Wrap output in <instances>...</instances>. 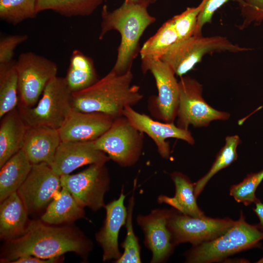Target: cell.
<instances>
[{
    "mask_svg": "<svg viewBox=\"0 0 263 263\" xmlns=\"http://www.w3.org/2000/svg\"><path fill=\"white\" fill-rule=\"evenodd\" d=\"M72 92L64 77L56 76L45 88L33 107L18 106L29 127L43 126L59 129L72 110Z\"/></svg>",
    "mask_w": 263,
    "mask_h": 263,
    "instance_id": "cell-6",
    "label": "cell"
},
{
    "mask_svg": "<svg viewBox=\"0 0 263 263\" xmlns=\"http://www.w3.org/2000/svg\"><path fill=\"white\" fill-rule=\"evenodd\" d=\"M263 180V169L248 174L240 183L232 185L229 190L230 195L238 203L247 206L258 202L259 199L256 196L258 187Z\"/></svg>",
    "mask_w": 263,
    "mask_h": 263,
    "instance_id": "cell-32",
    "label": "cell"
},
{
    "mask_svg": "<svg viewBox=\"0 0 263 263\" xmlns=\"http://www.w3.org/2000/svg\"><path fill=\"white\" fill-rule=\"evenodd\" d=\"M37 0H0V18L16 25L24 20L36 18Z\"/></svg>",
    "mask_w": 263,
    "mask_h": 263,
    "instance_id": "cell-31",
    "label": "cell"
},
{
    "mask_svg": "<svg viewBox=\"0 0 263 263\" xmlns=\"http://www.w3.org/2000/svg\"><path fill=\"white\" fill-rule=\"evenodd\" d=\"M60 176L45 163L33 164L17 192L28 214L47 207L61 188Z\"/></svg>",
    "mask_w": 263,
    "mask_h": 263,
    "instance_id": "cell-13",
    "label": "cell"
},
{
    "mask_svg": "<svg viewBox=\"0 0 263 263\" xmlns=\"http://www.w3.org/2000/svg\"><path fill=\"white\" fill-rule=\"evenodd\" d=\"M19 103L24 107L34 106L49 81L57 76L56 63L31 52L21 54L15 62Z\"/></svg>",
    "mask_w": 263,
    "mask_h": 263,
    "instance_id": "cell-8",
    "label": "cell"
},
{
    "mask_svg": "<svg viewBox=\"0 0 263 263\" xmlns=\"http://www.w3.org/2000/svg\"><path fill=\"white\" fill-rule=\"evenodd\" d=\"M16 61L0 64V118L17 108L19 103Z\"/></svg>",
    "mask_w": 263,
    "mask_h": 263,
    "instance_id": "cell-26",
    "label": "cell"
},
{
    "mask_svg": "<svg viewBox=\"0 0 263 263\" xmlns=\"http://www.w3.org/2000/svg\"><path fill=\"white\" fill-rule=\"evenodd\" d=\"M171 210L155 209L147 215L137 216V223L144 234L145 245L152 253L151 263L164 262L174 250L175 245L168 226Z\"/></svg>",
    "mask_w": 263,
    "mask_h": 263,
    "instance_id": "cell-14",
    "label": "cell"
},
{
    "mask_svg": "<svg viewBox=\"0 0 263 263\" xmlns=\"http://www.w3.org/2000/svg\"><path fill=\"white\" fill-rule=\"evenodd\" d=\"M64 78L72 93L84 90L95 83L98 78L92 58L79 50H74Z\"/></svg>",
    "mask_w": 263,
    "mask_h": 263,
    "instance_id": "cell-25",
    "label": "cell"
},
{
    "mask_svg": "<svg viewBox=\"0 0 263 263\" xmlns=\"http://www.w3.org/2000/svg\"><path fill=\"white\" fill-rule=\"evenodd\" d=\"M229 0L238 2L240 7L244 4V0H202L200 3L202 5V9L198 17L194 35L202 36L204 26L207 23H211L215 12Z\"/></svg>",
    "mask_w": 263,
    "mask_h": 263,
    "instance_id": "cell-35",
    "label": "cell"
},
{
    "mask_svg": "<svg viewBox=\"0 0 263 263\" xmlns=\"http://www.w3.org/2000/svg\"><path fill=\"white\" fill-rule=\"evenodd\" d=\"M143 133L123 115L114 119L109 129L94 142L97 150L105 152L119 166L130 167L140 157Z\"/></svg>",
    "mask_w": 263,
    "mask_h": 263,
    "instance_id": "cell-7",
    "label": "cell"
},
{
    "mask_svg": "<svg viewBox=\"0 0 263 263\" xmlns=\"http://www.w3.org/2000/svg\"><path fill=\"white\" fill-rule=\"evenodd\" d=\"M126 195L122 188L119 197L105 205L106 217L103 225L95 235V240L103 250V262L115 261L122 253L119 249L118 235L126 224L127 208L124 205Z\"/></svg>",
    "mask_w": 263,
    "mask_h": 263,
    "instance_id": "cell-18",
    "label": "cell"
},
{
    "mask_svg": "<svg viewBox=\"0 0 263 263\" xmlns=\"http://www.w3.org/2000/svg\"><path fill=\"white\" fill-rule=\"evenodd\" d=\"M28 215L17 192L0 202V239L7 241L21 236L25 232L29 222Z\"/></svg>",
    "mask_w": 263,
    "mask_h": 263,
    "instance_id": "cell-21",
    "label": "cell"
},
{
    "mask_svg": "<svg viewBox=\"0 0 263 263\" xmlns=\"http://www.w3.org/2000/svg\"><path fill=\"white\" fill-rule=\"evenodd\" d=\"M61 142L58 129L29 127L22 149L33 165L45 163L50 165Z\"/></svg>",
    "mask_w": 263,
    "mask_h": 263,
    "instance_id": "cell-19",
    "label": "cell"
},
{
    "mask_svg": "<svg viewBox=\"0 0 263 263\" xmlns=\"http://www.w3.org/2000/svg\"><path fill=\"white\" fill-rule=\"evenodd\" d=\"M123 115L138 131L147 134L155 144L160 156L169 158L170 154L169 144L166 139L174 138L193 145L195 140L188 130L178 127L173 123L161 122L153 120L149 115L141 113L132 107L125 108Z\"/></svg>",
    "mask_w": 263,
    "mask_h": 263,
    "instance_id": "cell-15",
    "label": "cell"
},
{
    "mask_svg": "<svg viewBox=\"0 0 263 263\" xmlns=\"http://www.w3.org/2000/svg\"><path fill=\"white\" fill-rule=\"evenodd\" d=\"M32 166L21 149L0 168V202L17 191L28 176Z\"/></svg>",
    "mask_w": 263,
    "mask_h": 263,
    "instance_id": "cell-24",
    "label": "cell"
},
{
    "mask_svg": "<svg viewBox=\"0 0 263 263\" xmlns=\"http://www.w3.org/2000/svg\"><path fill=\"white\" fill-rule=\"evenodd\" d=\"M242 23L238 26L243 30L251 24L259 25L263 21V0H244L240 7Z\"/></svg>",
    "mask_w": 263,
    "mask_h": 263,
    "instance_id": "cell-34",
    "label": "cell"
},
{
    "mask_svg": "<svg viewBox=\"0 0 263 263\" xmlns=\"http://www.w3.org/2000/svg\"><path fill=\"white\" fill-rule=\"evenodd\" d=\"M72 224L53 225L41 220L30 221L21 236L4 241L0 250V262L12 263L25 256L47 259L68 252L75 253L87 261L93 243Z\"/></svg>",
    "mask_w": 263,
    "mask_h": 263,
    "instance_id": "cell-1",
    "label": "cell"
},
{
    "mask_svg": "<svg viewBox=\"0 0 263 263\" xmlns=\"http://www.w3.org/2000/svg\"><path fill=\"white\" fill-rule=\"evenodd\" d=\"M156 0H125V2L135 5L148 6L150 4L154 2Z\"/></svg>",
    "mask_w": 263,
    "mask_h": 263,
    "instance_id": "cell-39",
    "label": "cell"
},
{
    "mask_svg": "<svg viewBox=\"0 0 263 263\" xmlns=\"http://www.w3.org/2000/svg\"><path fill=\"white\" fill-rule=\"evenodd\" d=\"M109 160L105 152L95 147L94 141H61L50 166L60 176L83 166L104 164Z\"/></svg>",
    "mask_w": 263,
    "mask_h": 263,
    "instance_id": "cell-16",
    "label": "cell"
},
{
    "mask_svg": "<svg viewBox=\"0 0 263 263\" xmlns=\"http://www.w3.org/2000/svg\"><path fill=\"white\" fill-rule=\"evenodd\" d=\"M114 119L103 113L72 109L58 129L61 141H94L109 129Z\"/></svg>",
    "mask_w": 263,
    "mask_h": 263,
    "instance_id": "cell-17",
    "label": "cell"
},
{
    "mask_svg": "<svg viewBox=\"0 0 263 263\" xmlns=\"http://www.w3.org/2000/svg\"><path fill=\"white\" fill-rule=\"evenodd\" d=\"M132 78L131 71L118 75L111 70L90 87L72 93V109L103 113L114 119L123 116L126 107H132L143 97L140 87L132 85Z\"/></svg>",
    "mask_w": 263,
    "mask_h": 263,
    "instance_id": "cell-2",
    "label": "cell"
},
{
    "mask_svg": "<svg viewBox=\"0 0 263 263\" xmlns=\"http://www.w3.org/2000/svg\"><path fill=\"white\" fill-rule=\"evenodd\" d=\"M147 7L125 2L112 12L108 10L106 5L102 7L99 39H102L112 30L121 35L116 60L111 70L117 74L131 71L133 61L139 52L140 38L146 29L155 21V17L148 13Z\"/></svg>",
    "mask_w": 263,
    "mask_h": 263,
    "instance_id": "cell-3",
    "label": "cell"
},
{
    "mask_svg": "<svg viewBox=\"0 0 263 263\" xmlns=\"http://www.w3.org/2000/svg\"><path fill=\"white\" fill-rule=\"evenodd\" d=\"M136 185V180H134L133 191L130 197L127 208V216L126 222V236L121 246L124 251L115 263H140V246L137 237L133 230L132 224L133 210L134 206V192Z\"/></svg>",
    "mask_w": 263,
    "mask_h": 263,
    "instance_id": "cell-30",
    "label": "cell"
},
{
    "mask_svg": "<svg viewBox=\"0 0 263 263\" xmlns=\"http://www.w3.org/2000/svg\"><path fill=\"white\" fill-rule=\"evenodd\" d=\"M0 123V168L22 149L29 126L18 107L4 114Z\"/></svg>",
    "mask_w": 263,
    "mask_h": 263,
    "instance_id": "cell-20",
    "label": "cell"
},
{
    "mask_svg": "<svg viewBox=\"0 0 263 263\" xmlns=\"http://www.w3.org/2000/svg\"><path fill=\"white\" fill-rule=\"evenodd\" d=\"M255 204V207L253 208V210L259 218L260 223L258 225L263 231V203L260 200Z\"/></svg>",
    "mask_w": 263,
    "mask_h": 263,
    "instance_id": "cell-38",
    "label": "cell"
},
{
    "mask_svg": "<svg viewBox=\"0 0 263 263\" xmlns=\"http://www.w3.org/2000/svg\"><path fill=\"white\" fill-rule=\"evenodd\" d=\"M235 222L228 218L190 216L171 209L168 226L175 246L183 243L194 246L217 238Z\"/></svg>",
    "mask_w": 263,
    "mask_h": 263,
    "instance_id": "cell-11",
    "label": "cell"
},
{
    "mask_svg": "<svg viewBox=\"0 0 263 263\" xmlns=\"http://www.w3.org/2000/svg\"><path fill=\"white\" fill-rule=\"evenodd\" d=\"M86 218L84 207L80 206L68 190L61 187L59 193L46 207L40 220L50 225L72 224Z\"/></svg>",
    "mask_w": 263,
    "mask_h": 263,
    "instance_id": "cell-23",
    "label": "cell"
},
{
    "mask_svg": "<svg viewBox=\"0 0 263 263\" xmlns=\"http://www.w3.org/2000/svg\"><path fill=\"white\" fill-rule=\"evenodd\" d=\"M256 263H263V256L260 260H259L257 262H256Z\"/></svg>",
    "mask_w": 263,
    "mask_h": 263,
    "instance_id": "cell-40",
    "label": "cell"
},
{
    "mask_svg": "<svg viewBox=\"0 0 263 263\" xmlns=\"http://www.w3.org/2000/svg\"><path fill=\"white\" fill-rule=\"evenodd\" d=\"M263 239V231L258 225L247 223L241 212L239 219L222 235L193 246L186 254V262H218L236 253L257 247Z\"/></svg>",
    "mask_w": 263,
    "mask_h": 263,
    "instance_id": "cell-4",
    "label": "cell"
},
{
    "mask_svg": "<svg viewBox=\"0 0 263 263\" xmlns=\"http://www.w3.org/2000/svg\"><path fill=\"white\" fill-rule=\"evenodd\" d=\"M28 38L26 35H14L2 38L0 40V64L13 61L15 49Z\"/></svg>",
    "mask_w": 263,
    "mask_h": 263,
    "instance_id": "cell-36",
    "label": "cell"
},
{
    "mask_svg": "<svg viewBox=\"0 0 263 263\" xmlns=\"http://www.w3.org/2000/svg\"><path fill=\"white\" fill-rule=\"evenodd\" d=\"M143 73L150 71L153 75L158 90L153 98L152 111L165 122L173 123L176 118L179 97V81L170 68L160 59L141 58Z\"/></svg>",
    "mask_w": 263,
    "mask_h": 263,
    "instance_id": "cell-12",
    "label": "cell"
},
{
    "mask_svg": "<svg viewBox=\"0 0 263 263\" xmlns=\"http://www.w3.org/2000/svg\"><path fill=\"white\" fill-rule=\"evenodd\" d=\"M104 0H37L38 13L50 10L71 17L87 16L92 14Z\"/></svg>",
    "mask_w": 263,
    "mask_h": 263,
    "instance_id": "cell-27",
    "label": "cell"
},
{
    "mask_svg": "<svg viewBox=\"0 0 263 263\" xmlns=\"http://www.w3.org/2000/svg\"><path fill=\"white\" fill-rule=\"evenodd\" d=\"M241 143L238 135L227 136L225 143L217 153L210 168L202 178L194 183V193L197 198L211 178L222 169L229 166L238 158L237 149Z\"/></svg>",
    "mask_w": 263,
    "mask_h": 263,
    "instance_id": "cell-28",
    "label": "cell"
},
{
    "mask_svg": "<svg viewBox=\"0 0 263 263\" xmlns=\"http://www.w3.org/2000/svg\"><path fill=\"white\" fill-rule=\"evenodd\" d=\"M179 97L176 125L188 130L189 125L195 128L207 127L213 121H225L230 116L229 113L215 109L203 96V86L188 76L180 77Z\"/></svg>",
    "mask_w": 263,
    "mask_h": 263,
    "instance_id": "cell-9",
    "label": "cell"
},
{
    "mask_svg": "<svg viewBox=\"0 0 263 263\" xmlns=\"http://www.w3.org/2000/svg\"><path fill=\"white\" fill-rule=\"evenodd\" d=\"M201 9V3L196 7H188L184 12L171 19L177 35V42L183 41L194 35Z\"/></svg>",
    "mask_w": 263,
    "mask_h": 263,
    "instance_id": "cell-33",
    "label": "cell"
},
{
    "mask_svg": "<svg viewBox=\"0 0 263 263\" xmlns=\"http://www.w3.org/2000/svg\"><path fill=\"white\" fill-rule=\"evenodd\" d=\"M60 179L61 187L66 188L83 207L94 211L105 207L104 196L110 185L105 164L90 165L77 173L60 176Z\"/></svg>",
    "mask_w": 263,
    "mask_h": 263,
    "instance_id": "cell-10",
    "label": "cell"
},
{
    "mask_svg": "<svg viewBox=\"0 0 263 263\" xmlns=\"http://www.w3.org/2000/svg\"><path fill=\"white\" fill-rule=\"evenodd\" d=\"M177 35L170 19L144 43L139 51L141 58L160 59L169 48L177 42Z\"/></svg>",
    "mask_w": 263,
    "mask_h": 263,
    "instance_id": "cell-29",
    "label": "cell"
},
{
    "mask_svg": "<svg viewBox=\"0 0 263 263\" xmlns=\"http://www.w3.org/2000/svg\"><path fill=\"white\" fill-rule=\"evenodd\" d=\"M251 49L233 44L222 36L193 35L173 44L160 58L175 75L182 77L200 62L203 56L215 52L239 53Z\"/></svg>",
    "mask_w": 263,
    "mask_h": 263,
    "instance_id": "cell-5",
    "label": "cell"
},
{
    "mask_svg": "<svg viewBox=\"0 0 263 263\" xmlns=\"http://www.w3.org/2000/svg\"><path fill=\"white\" fill-rule=\"evenodd\" d=\"M170 177L175 186V192L173 197L164 195L158 197L159 204H166L180 213L193 217L206 216L199 208L194 193V184L183 173L174 171Z\"/></svg>",
    "mask_w": 263,
    "mask_h": 263,
    "instance_id": "cell-22",
    "label": "cell"
},
{
    "mask_svg": "<svg viewBox=\"0 0 263 263\" xmlns=\"http://www.w3.org/2000/svg\"><path fill=\"white\" fill-rule=\"evenodd\" d=\"M64 260V255L50 258L42 259L33 256H25L19 257L14 261L12 263H60Z\"/></svg>",
    "mask_w": 263,
    "mask_h": 263,
    "instance_id": "cell-37",
    "label": "cell"
}]
</instances>
